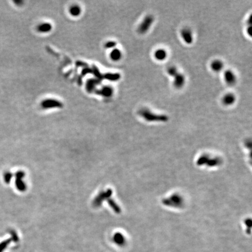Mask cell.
Instances as JSON below:
<instances>
[{"label": "cell", "instance_id": "obj_1", "mask_svg": "<svg viewBox=\"0 0 252 252\" xmlns=\"http://www.w3.org/2000/svg\"><path fill=\"white\" fill-rule=\"evenodd\" d=\"M138 114L146 121H157V122H166L168 120V117L165 114H160L153 113L150 110L147 108H143L138 111Z\"/></svg>", "mask_w": 252, "mask_h": 252}, {"label": "cell", "instance_id": "obj_2", "mask_svg": "<svg viewBox=\"0 0 252 252\" xmlns=\"http://www.w3.org/2000/svg\"><path fill=\"white\" fill-rule=\"evenodd\" d=\"M154 21V18L151 15H148L144 17L138 27V32L140 34H145L150 29Z\"/></svg>", "mask_w": 252, "mask_h": 252}, {"label": "cell", "instance_id": "obj_3", "mask_svg": "<svg viewBox=\"0 0 252 252\" xmlns=\"http://www.w3.org/2000/svg\"><path fill=\"white\" fill-rule=\"evenodd\" d=\"M180 36L184 42L187 45H191L193 42L194 38L192 31L187 27H184L180 30Z\"/></svg>", "mask_w": 252, "mask_h": 252}, {"label": "cell", "instance_id": "obj_4", "mask_svg": "<svg viewBox=\"0 0 252 252\" xmlns=\"http://www.w3.org/2000/svg\"><path fill=\"white\" fill-rule=\"evenodd\" d=\"M42 107L45 109H54V108H61L63 106L62 103L55 99H49L43 101L42 102Z\"/></svg>", "mask_w": 252, "mask_h": 252}, {"label": "cell", "instance_id": "obj_5", "mask_svg": "<svg viewBox=\"0 0 252 252\" xmlns=\"http://www.w3.org/2000/svg\"><path fill=\"white\" fill-rule=\"evenodd\" d=\"M224 78L225 82L229 86L234 85L237 81L235 74L231 70H227L225 71Z\"/></svg>", "mask_w": 252, "mask_h": 252}, {"label": "cell", "instance_id": "obj_6", "mask_svg": "<svg viewBox=\"0 0 252 252\" xmlns=\"http://www.w3.org/2000/svg\"><path fill=\"white\" fill-rule=\"evenodd\" d=\"M173 78V84L176 88L180 89L183 87L186 82V78L183 74L179 73Z\"/></svg>", "mask_w": 252, "mask_h": 252}, {"label": "cell", "instance_id": "obj_7", "mask_svg": "<svg viewBox=\"0 0 252 252\" xmlns=\"http://www.w3.org/2000/svg\"><path fill=\"white\" fill-rule=\"evenodd\" d=\"M236 98L235 94L232 93H228L225 94L222 99L223 103L225 106H231L234 105L236 101Z\"/></svg>", "mask_w": 252, "mask_h": 252}, {"label": "cell", "instance_id": "obj_8", "mask_svg": "<svg viewBox=\"0 0 252 252\" xmlns=\"http://www.w3.org/2000/svg\"><path fill=\"white\" fill-rule=\"evenodd\" d=\"M153 56L156 60L159 61H163L168 57V53L165 49L161 48L155 51Z\"/></svg>", "mask_w": 252, "mask_h": 252}, {"label": "cell", "instance_id": "obj_9", "mask_svg": "<svg viewBox=\"0 0 252 252\" xmlns=\"http://www.w3.org/2000/svg\"><path fill=\"white\" fill-rule=\"evenodd\" d=\"M224 63L220 60H215L211 63V68L214 72H220L224 68Z\"/></svg>", "mask_w": 252, "mask_h": 252}, {"label": "cell", "instance_id": "obj_10", "mask_svg": "<svg viewBox=\"0 0 252 252\" xmlns=\"http://www.w3.org/2000/svg\"><path fill=\"white\" fill-rule=\"evenodd\" d=\"M52 29V25L50 23H42L38 26V30L41 33H48Z\"/></svg>", "mask_w": 252, "mask_h": 252}, {"label": "cell", "instance_id": "obj_11", "mask_svg": "<svg viewBox=\"0 0 252 252\" xmlns=\"http://www.w3.org/2000/svg\"><path fill=\"white\" fill-rule=\"evenodd\" d=\"M110 58L114 61L120 60L122 57V52L118 49H114L110 54Z\"/></svg>", "mask_w": 252, "mask_h": 252}, {"label": "cell", "instance_id": "obj_12", "mask_svg": "<svg viewBox=\"0 0 252 252\" xmlns=\"http://www.w3.org/2000/svg\"><path fill=\"white\" fill-rule=\"evenodd\" d=\"M16 176H17V180L16 181L17 187L20 190H22V191L24 190L26 188V186H25L24 183H23L21 180L22 178H23V177L24 176V173L23 172H18L17 173Z\"/></svg>", "mask_w": 252, "mask_h": 252}, {"label": "cell", "instance_id": "obj_13", "mask_svg": "<svg viewBox=\"0 0 252 252\" xmlns=\"http://www.w3.org/2000/svg\"><path fill=\"white\" fill-rule=\"evenodd\" d=\"M69 12L73 16H78L81 13V8L78 5H73L70 8Z\"/></svg>", "mask_w": 252, "mask_h": 252}, {"label": "cell", "instance_id": "obj_14", "mask_svg": "<svg viewBox=\"0 0 252 252\" xmlns=\"http://www.w3.org/2000/svg\"><path fill=\"white\" fill-rule=\"evenodd\" d=\"M100 93L105 97H110L113 93V89L110 86H104L102 88Z\"/></svg>", "mask_w": 252, "mask_h": 252}, {"label": "cell", "instance_id": "obj_15", "mask_svg": "<svg viewBox=\"0 0 252 252\" xmlns=\"http://www.w3.org/2000/svg\"><path fill=\"white\" fill-rule=\"evenodd\" d=\"M105 77L110 81H117L120 79L121 75L118 73H109L106 74Z\"/></svg>", "mask_w": 252, "mask_h": 252}, {"label": "cell", "instance_id": "obj_16", "mask_svg": "<svg viewBox=\"0 0 252 252\" xmlns=\"http://www.w3.org/2000/svg\"><path fill=\"white\" fill-rule=\"evenodd\" d=\"M166 71H167L168 74L170 77H175V76H176V75L179 73V71H178L177 68L175 66H172L169 67L167 68Z\"/></svg>", "mask_w": 252, "mask_h": 252}, {"label": "cell", "instance_id": "obj_17", "mask_svg": "<svg viewBox=\"0 0 252 252\" xmlns=\"http://www.w3.org/2000/svg\"><path fill=\"white\" fill-rule=\"evenodd\" d=\"M97 83L96 81L94 80H89L87 82L86 84V89L89 92H91L93 90V89L97 86Z\"/></svg>", "mask_w": 252, "mask_h": 252}, {"label": "cell", "instance_id": "obj_18", "mask_svg": "<svg viewBox=\"0 0 252 252\" xmlns=\"http://www.w3.org/2000/svg\"><path fill=\"white\" fill-rule=\"evenodd\" d=\"M116 45H117L116 42H115L114 41H109V42H108L105 44V46L107 49H112V48H114Z\"/></svg>", "mask_w": 252, "mask_h": 252}, {"label": "cell", "instance_id": "obj_19", "mask_svg": "<svg viewBox=\"0 0 252 252\" xmlns=\"http://www.w3.org/2000/svg\"><path fill=\"white\" fill-rule=\"evenodd\" d=\"M11 177H12V175H11V173H7V174H5V175L4 176V179H5V181L8 183V181H10V180L11 179Z\"/></svg>", "mask_w": 252, "mask_h": 252}, {"label": "cell", "instance_id": "obj_20", "mask_svg": "<svg viewBox=\"0 0 252 252\" xmlns=\"http://www.w3.org/2000/svg\"><path fill=\"white\" fill-rule=\"evenodd\" d=\"M251 29H252V28H251V25L247 27V34H248L249 36H251Z\"/></svg>", "mask_w": 252, "mask_h": 252}]
</instances>
